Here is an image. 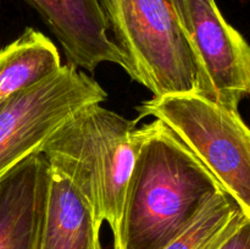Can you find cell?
Returning <instances> with one entry per match:
<instances>
[{
	"mask_svg": "<svg viewBox=\"0 0 250 249\" xmlns=\"http://www.w3.org/2000/svg\"><path fill=\"white\" fill-rule=\"evenodd\" d=\"M225 190L207 166L159 120L141 127L114 249H164Z\"/></svg>",
	"mask_w": 250,
	"mask_h": 249,
	"instance_id": "1",
	"label": "cell"
},
{
	"mask_svg": "<svg viewBox=\"0 0 250 249\" xmlns=\"http://www.w3.org/2000/svg\"><path fill=\"white\" fill-rule=\"evenodd\" d=\"M137 120L90 105L44 143L49 167L67 177L112 236L119 228L126 188L141 145Z\"/></svg>",
	"mask_w": 250,
	"mask_h": 249,
	"instance_id": "2",
	"label": "cell"
},
{
	"mask_svg": "<svg viewBox=\"0 0 250 249\" xmlns=\"http://www.w3.org/2000/svg\"><path fill=\"white\" fill-rule=\"evenodd\" d=\"M129 77L154 97L198 93L215 100L168 0H99Z\"/></svg>",
	"mask_w": 250,
	"mask_h": 249,
	"instance_id": "3",
	"label": "cell"
},
{
	"mask_svg": "<svg viewBox=\"0 0 250 249\" xmlns=\"http://www.w3.org/2000/svg\"><path fill=\"white\" fill-rule=\"evenodd\" d=\"M139 117L163 122L250 215V131L239 110L198 93H175L146 100Z\"/></svg>",
	"mask_w": 250,
	"mask_h": 249,
	"instance_id": "4",
	"label": "cell"
},
{
	"mask_svg": "<svg viewBox=\"0 0 250 249\" xmlns=\"http://www.w3.org/2000/svg\"><path fill=\"white\" fill-rule=\"evenodd\" d=\"M107 99L93 77L65 63L0 106V176L32 154L78 112Z\"/></svg>",
	"mask_w": 250,
	"mask_h": 249,
	"instance_id": "5",
	"label": "cell"
},
{
	"mask_svg": "<svg viewBox=\"0 0 250 249\" xmlns=\"http://www.w3.org/2000/svg\"><path fill=\"white\" fill-rule=\"evenodd\" d=\"M211 85L215 102L233 110L250 92V48L215 0H168Z\"/></svg>",
	"mask_w": 250,
	"mask_h": 249,
	"instance_id": "6",
	"label": "cell"
},
{
	"mask_svg": "<svg viewBox=\"0 0 250 249\" xmlns=\"http://www.w3.org/2000/svg\"><path fill=\"white\" fill-rule=\"evenodd\" d=\"M62 46L67 62L94 72L103 62L127 70L124 54L109 36L99 0H26Z\"/></svg>",
	"mask_w": 250,
	"mask_h": 249,
	"instance_id": "7",
	"label": "cell"
},
{
	"mask_svg": "<svg viewBox=\"0 0 250 249\" xmlns=\"http://www.w3.org/2000/svg\"><path fill=\"white\" fill-rule=\"evenodd\" d=\"M49 173L39 151L0 176V249H41Z\"/></svg>",
	"mask_w": 250,
	"mask_h": 249,
	"instance_id": "8",
	"label": "cell"
},
{
	"mask_svg": "<svg viewBox=\"0 0 250 249\" xmlns=\"http://www.w3.org/2000/svg\"><path fill=\"white\" fill-rule=\"evenodd\" d=\"M102 225L77 187L50 168L41 249H103Z\"/></svg>",
	"mask_w": 250,
	"mask_h": 249,
	"instance_id": "9",
	"label": "cell"
},
{
	"mask_svg": "<svg viewBox=\"0 0 250 249\" xmlns=\"http://www.w3.org/2000/svg\"><path fill=\"white\" fill-rule=\"evenodd\" d=\"M62 66L55 44L37 29L27 28L0 49V106Z\"/></svg>",
	"mask_w": 250,
	"mask_h": 249,
	"instance_id": "10",
	"label": "cell"
},
{
	"mask_svg": "<svg viewBox=\"0 0 250 249\" xmlns=\"http://www.w3.org/2000/svg\"><path fill=\"white\" fill-rule=\"evenodd\" d=\"M247 220L250 215L222 190L197 221L164 249H220Z\"/></svg>",
	"mask_w": 250,
	"mask_h": 249,
	"instance_id": "11",
	"label": "cell"
},
{
	"mask_svg": "<svg viewBox=\"0 0 250 249\" xmlns=\"http://www.w3.org/2000/svg\"><path fill=\"white\" fill-rule=\"evenodd\" d=\"M220 249H250V220H247Z\"/></svg>",
	"mask_w": 250,
	"mask_h": 249,
	"instance_id": "12",
	"label": "cell"
}]
</instances>
